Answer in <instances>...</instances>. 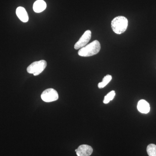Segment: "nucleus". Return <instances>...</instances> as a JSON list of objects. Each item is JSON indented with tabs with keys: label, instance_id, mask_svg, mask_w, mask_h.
Listing matches in <instances>:
<instances>
[{
	"label": "nucleus",
	"instance_id": "f257e3e1",
	"mask_svg": "<svg viewBox=\"0 0 156 156\" xmlns=\"http://www.w3.org/2000/svg\"><path fill=\"white\" fill-rule=\"evenodd\" d=\"M101 49L100 43L97 40L81 48L78 51V55L83 57H89L96 55Z\"/></svg>",
	"mask_w": 156,
	"mask_h": 156
},
{
	"label": "nucleus",
	"instance_id": "f03ea898",
	"mask_svg": "<svg viewBox=\"0 0 156 156\" xmlns=\"http://www.w3.org/2000/svg\"><path fill=\"white\" fill-rule=\"evenodd\" d=\"M111 26L115 33L121 34L125 32L128 28V19L124 16H118L112 20Z\"/></svg>",
	"mask_w": 156,
	"mask_h": 156
},
{
	"label": "nucleus",
	"instance_id": "7ed1b4c3",
	"mask_svg": "<svg viewBox=\"0 0 156 156\" xmlns=\"http://www.w3.org/2000/svg\"><path fill=\"white\" fill-rule=\"evenodd\" d=\"M47 66V62L44 60L34 62L27 68V71L34 76H38L43 72Z\"/></svg>",
	"mask_w": 156,
	"mask_h": 156
},
{
	"label": "nucleus",
	"instance_id": "20e7f679",
	"mask_svg": "<svg viewBox=\"0 0 156 156\" xmlns=\"http://www.w3.org/2000/svg\"><path fill=\"white\" fill-rule=\"evenodd\" d=\"M41 97L45 102H50L57 100L58 98V92L55 89L50 88L42 92Z\"/></svg>",
	"mask_w": 156,
	"mask_h": 156
},
{
	"label": "nucleus",
	"instance_id": "39448f33",
	"mask_svg": "<svg viewBox=\"0 0 156 156\" xmlns=\"http://www.w3.org/2000/svg\"><path fill=\"white\" fill-rule=\"evenodd\" d=\"M92 33L90 30H87L83 34L79 39V41L76 43L74 46V48L76 50L80 49L83 48L89 43L91 40Z\"/></svg>",
	"mask_w": 156,
	"mask_h": 156
},
{
	"label": "nucleus",
	"instance_id": "423d86ee",
	"mask_svg": "<svg viewBox=\"0 0 156 156\" xmlns=\"http://www.w3.org/2000/svg\"><path fill=\"white\" fill-rule=\"evenodd\" d=\"M75 151L78 156H90L93 152V149L90 146L83 144L80 146Z\"/></svg>",
	"mask_w": 156,
	"mask_h": 156
},
{
	"label": "nucleus",
	"instance_id": "0eeeda50",
	"mask_svg": "<svg viewBox=\"0 0 156 156\" xmlns=\"http://www.w3.org/2000/svg\"><path fill=\"white\" fill-rule=\"evenodd\" d=\"M16 14L19 19L22 22H28L29 17L26 10L22 7H19L16 9Z\"/></svg>",
	"mask_w": 156,
	"mask_h": 156
},
{
	"label": "nucleus",
	"instance_id": "6e6552de",
	"mask_svg": "<svg viewBox=\"0 0 156 156\" xmlns=\"http://www.w3.org/2000/svg\"><path fill=\"white\" fill-rule=\"evenodd\" d=\"M137 108L138 110L143 114H147L150 111L149 104L144 100L139 101L137 104Z\"/></svg>",
	"mask_w": 156,
	"mask_h": 156
},
{
	"label": "nucleus",
	"instance_id": "1a4fd4ad",
	"mask_svg": "<svg viewBox=\"0 0 156 156\" xmlns=\"http://www.w3.org/2000/svg\"><path fill=\"white\" fill-rule=\"evenodd\" d=\"M47 8V4L44 0H37L34 3V11L36 13H41Z\"/></svg>",
	"mask_w": 156,
	"mask_h": 156
},
{
	"label": "nucleus",
	"instance_id": "9d476101",
	"mask_svg": "<svg viewBox=\"0 0 156 156\" xmlns=\"http://www.w3.org/2000/svg\"><path fill=\"white\" fill-rule=\"evenodd\" d=\"M112 76L107 75L103 78L102 82L99 83L98 84V87L99 89H102L105 87L111 81Z\"/></svg>",
	"mask_w": 156,
	"mask_h": 156
},
{
	"label": "nucleus",
	"instance_id": "9b49d317",
	"mask_svg": "<svg viewBox=\"0 0 156 156\" xmlns=\"http://www.w3.org/2000/svg\"><path fill=\"white\" fill-rule=\"evenodd\" d=\"M147 151L149 156H156V145L151 144L148 145L147 148Z\"/></svg>",
	"mask_w": 156,
	"mask_h": 156
},
{
	"label": "nucleus",
	"instance_id": "f8f14e48",
	"mask_svg": "<svg viewBox=\"0 0 156 156\" xmlns=\"http://www.w3.org/2000/svg\"><path fill=\"white\" fill-rule=\"evenodd\" d=\"M115 95V91H112L111 92H109L108 94L105 97L103 101L104 103H108L110 101L112 100L113 99Z\"/></svg>",
	"mask_w": 156,
	"mask_h": 156
}]
</instances>
